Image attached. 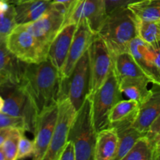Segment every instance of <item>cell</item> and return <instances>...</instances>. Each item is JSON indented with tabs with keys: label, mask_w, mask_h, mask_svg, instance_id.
<instances>
[{
	"label": "cell",
	"mask_w": 160,
	"mask_h": 160,
	"mask_svg": "<svg viewBox=\"0 0 160 160\" xmlns=\"http://www.w3.org/2000/svg\"><path fill=\"white\" fill-rule=\"evenodd\" d=\"M0 160H6V155L2 147H0Z\"/></svg>",
	"instance_id": "39"
},
{
	"label": "cell",
	"mask_w": 160,
	"mask_h": 160,
	"mask_svg": "<svg viewBox=\"0 0 160 160\" xmlns=\"http://www.w3.org/2000/svg\"><path fill=\"white\" fill-rule=\"evenodd\" d=\"M154 160H160V149L154 150Z\"/></svg>",
	"instance_id": "38"
},
{
	"label": "cell",
	"mask_w": 160,
	"mask_h": 160,
	"mask_svg": "<svg viewBox=\"0 0 160 160\" xmlns=\"http://www.w3.org/2000/svg\"><path fill=\"white\" fill-rule=\"evenodd\" d=\"M3 106H4V99H3V98L2 97V95H0V112L3 110Z\"/></svg>",
	"instance_id": "40"
},
{
	"label": "cell",
	"mask_w": 160,
	"mask_h": 160,
	"mask_svg": "<svg viewBox=\"0 0 160 160\" xmlns=\"http://www.w3.org/2000/svg\"><path fill=\"white\" fill-rule=\"evenodd\" d=\"M133 123H125L115 127L119 137V150L115 160H122L135 142L145 134L133 128Z\"/></svg>",
	"instance_id": "23"
},
{
	"label": "cell",
	"mask_w": 160,
	"mask_h": 160,
	"mask_svg": "<svg viewBox=\"0 0 160 160\" xmlns=\"http://www.w3.org/2000/svg\"><path fill=\"white\" fill-rule=\"evenodd\" d=\"M151 48L153 52L155 65L160 72V41L151 45Z\"/></svg>",
	"instance_id": "34"
},
{
	"label": "cell",
	"mask_w": 160,
	"mask_h": 160,
	"mask_svg": "<svg viewBox=\"0 0 160 160\" xmlns=\"http://www.w3.org/2000/svg\"><path fill=\"white\" fill-rule=\"evenodd\" d=\"M112 62L113 70L118 80L126 78L147 77L129 52L120 53L113 57Z\"/></svg>",
	"instance_id": "22"
},
{
	"label": "cell",
	"mask_w": 160,
	"mask_h": 160,
	"mask_svg": "<svg viewBox=\"0 0 160 160\" xmlns=\"http://www.w3.org/2000/svg\"><path fill=\"white\" fill-rule=\"evenodd\" d=\"M155 146L144 135L140 138L122 160H154Z\"/></svg>",
	"instance_id": "25"
},
{
	"label": "cell",
	"mask_w": 160,
	"mask_h": 160,
	"mask_svg": "<svg viewBox=\"0 0 160 160\" xmlns=\"http://www.w3.org/2000/svg\"><path fill=\"white\" fill-rule=\"evenodd\" d=\"M58 160H76V151L72 141L67 140L60 153Z\"/></svg>",
	"instance_id": "32"
},
{
	"label": "cell",
	"mask_w": 160,
	"mask_h": 160,
	"mask_svg": "<svg viewBox=\"0 0 160 160\" xmlns=\"http://www.w3.org/2000/svg\"><path fill=\"white\" fill-rule=\"evenodd\" d=\"M7 2H9V4H12L13 6H17V5L23 4V3L26 2H35V1H39V0H6Z\"/></svg>",
	"instance_id": "37"
},
{
	"label": "cell",
	"mask_w": 160,
	"mask_h": 160,
	"mask_svg": "<svg viewBox=\"0 0 160 160\" xmlns=\"http://www.w3.org/2000/svg\"><path fill=\"white\" fill-rule=\"evenodd\" d=\"M53 3L51 0H39L15 6L17 24H24L35 21L45 14Z\"/></svg>",
	"instance_id": "20"
},
{
	"label": "cell",
	"mask_w": 160,
	"mask_h": 160,
	"mask_svg": "<svg viewBox=\"0 0 160 160\" xmlns=\"http://www.w3.org/2000/svg\"><path fill=\"white\" fill-rule=\"evenodd\" d=\"M6 44L16 57L26 63H39L47 59L39 41L19 24L6 36Z\"/></svg>",
	"instance_id": "7"
},
{
	"label": "cell",
	"mask_w": 160,
	"mask_h": 160,
	"mask_svg": "<svg viewBox=\"0 0 160 160\" xmlns=\"http://www.w3.org/2000/svg\"><path fill=\"white\" fill-rule=\"evenodd\" d=\"M0 95L4 99L2 112L23 118L27 131L33 134L38 112L24 88L20 84L6 81L0 87Z\"/></svg>",
	"instance_id": "4"
},
{
	"label": "cell",
	"mask_w": 160,
	"mask_h": 160,
	"mask_svg": "<svg viewBox=\"0 0 160 160\" xmlns=\"http://www.w3.org/2000/svg\"><path fill=\"white\" fill-rule=\"evenodd\" d=\"M107 16L105 0H78L66 12L63 28L86 20L91 29L97 34Z\"/></svg>",
	"instance_id": "11"
},
{
	"label": "cell",
	"mask_w": 160,
	"mask_h": 160,
	"mask_svg": "<svg viewBox=\"0 0 160 160\" xmlns=\"http://www.w3.org/2000/svg\"><path fill=\"white\" fill-rule=\"evenodd\" d=\"M152 83L147 77L126 78L119 80V88L130 99L138 102L140 105L150 95L152 90L148 84Z\"/></svg>",
	"instance_id": "19"
},
{
	"label": "cell",
	"mask_w": 160,
	"mask_h": 160,
	"mask_svg": "<svg viewBox=\"0 0 160 160\" xmlns=\"http://www.w3.org/2000/svg\"><path fill=\"white\" fill-rule=\"evenodd\" d=\"M140 103L133 99L122 100L118 102L109 114L110 127L115 128L119 125L133 123L137 115Z\"/></svg>",
	"instance_id": "21"
},
{
	"label": "cell",
	"mask_w": 160,
	"mask_h": 160,
	"mask_svg": "<svg viewBox=\"0 0 160 160\" xmlns=\"http://www.w3.org/2000/svg\"><path fill=\"white\" fill-rule=\"evenodd\" d=\"M90 63V92L92 96L104 83L113 68L111 53L104 42L97 34L89 48Z\"/></svg>",
	"instance_id": "10"
},
{
	"label": "cell",
	"mask_w": 160,
	"mask_h": 160,
	"mask_svg": "<svg viewBox=\"0 0 160 160\" xmlns=\"http://www.w3.org/2000/svg\"><path fill=\"white\" fill-rule=\"evenodd\" d=\"M129 52L132 55L152 84H160V72L155 65L150 44L136 37L130 42Z\"/></svg>",
	"instance_id": "14"
},
{
	"label": "cell",
	"mask_w": 160,
	"mask_h": 160,
	"mask_svg": "<svg viewBox=\"0 0 160 160\" xmlns=\"http://www.w3.org/2000/svg\"><path fill=\"white\" fill-rule=\"evenodd\" d=\"M127 7L139 20H160V0H138L128 4Z\"/></svg>",
	"instance_id": "24"
},
{
	"label": "cell",
	"mask_w": 160,
	"mask_h": 160,
	"mask_svg": "<svg viewBox=\"0 0 160 160\" xmlns=\"http://www.w3.org/2000/svg\"><path fill=\"white\" fill-rule=\"evenodd\" d=\"M20 84L31 98L38 114L58 104L63 92L61 73L48 58L39 63H27Z\"/></svg>",
	"instance_id": "1"
},
{
	"label": "cell",
	"mask_w": 160,
	"mask_h": 160,
	"mask_svg": "<svg viewBox=\"0 0 160 160\" xmlns=\"http://www.w3.org/2000/svg\"><path fill=\"white\" fill-rule=\"evenodd\" d=\"M34 142L29 140L24 134H22L20 139V142H19L16 159H21L29 157V156H32L33 153H34Z\"/></svg>",
	"instance_id": "30"
},
{
	"label": "cell",
	"mask_w": 160,
	"mask_h": 160,
	"mask_svg": "<svg viewBox=\"0 0 160 160\" xmlns=\"http://www.w3.org/2000/svg\"><path fill=\"white\" fill-rule=\"evenodd\" d=\"M97 33L91 29L89 23L86 20H81L78 22L67 59L61 72L62 79H67L71 76L76 63L89 49Z\"/></svg>",
	"instance_id": "13"
},
{
	"label": "cell",
	"mask_w": 160,
	"mask_h": 160,
	"mask_svg": "<svg viewBox=\"0 0 160 160\" xmlns=\"http://www.w3.org/2000/svg\"><path fill=\"white\" fill-rule=\"evenodd\" d=\"M108 47L111 58L129 52L130 42L137 37V19L127 6L108 14L97 33Z\"/></svg>",
	"instance_id": "2"
},
{
	"label": "cell",
	"mask_w": 160,
	"mask_h": 160,
	"mask_svg": "<svg viewBox=\"0 0 160 160\" xmlns=\"http://www.w3.org/2000/svg\"><path fill=\"white\" fill-rule=\"evenodd\" d=\"M119 150V137L115 128L110 127L97 132L94 160H115Z\"/></svg>",
	"instance_id": "18"
},
{
	"label": "cell",
	"mask_w": 160,
	"mask_h": 160,
	"mask_svg": "<svg viewBox=\"0 0 160 160\" xmlns=\"http://www.w3.org/2000/svg\"><path fill=\"white\" fill-rule=\"evenodd\" d=\"M58 114V104L49 107L38 114L34 130L33 159L43 160L51 142Z\"/></svg>",
	"instance_id": "12"
},
{
	"label": "cell",
	"mask_w": 160,
	"mask_h": 160,
	"mask_svg": "<svg viewBox=\"0 0 160 160\" xmlns=\"http://www.w3.org/2000/svg\"><path fill=\"white\" fill-rule=\"evenodd\" d=\"M145 136L153 144L154 146L160 140V114L151 123L146 131Z\"/></svg>",
	"instance_id": "31"
},
{
	"label": "cell",
	"mask_w": 160,
	"mask_h": 160,
	"mask_svg": "<svg viewBox=\"0 0 160 160\" xmlns=\"http://www.w3.org/2000/svg\"><path fill=\"white\" fill-rule=\"evenodd\" d=\"M17 25L15 6L0 0V37H6Z\"/></svg>",
	"instance_id": "26"
},
{
	"label": "cell",
	"mask_w": 160,
	"mask_h": 160,
	"mask_svg": "<svg viewBox=\"0 0 160 160\" xmlns=\"http://www.w3.org/2000/svg\"><path fill=\"white\" fill-rule=\"evenodd\" d=\"M137 37L150 45L160 41V20L144 21L137 19Z\"/></svg>",
	"instance_id": "27"
},
{
	"label": "cell",
	"mask_w": 160,
	"mask_h": 160,
	"mask_svg": "<svg viewBox=\"0 0 160 160\" xmlns=\"http://www.w3.org/2000/svg\"><path fill=\"white\" fill-rule=\"evenodd\" d=\"M65 14L66 9L62 5L53 3V6L39 19L31 23L19 25L29 31L39 41L44 52L47 55L50 44L63 28Z\"/></svg>",
	"instance_id": "6"
},
{
	"label": "cell",
	"mask_w": 160,
	"mask_h": 160,
	"mask_svg": "<svg viewBox=\"0 0 160 160\" xmlns=\"http://www.w3.org/2000/svg\"><path fill=\"white\" fill-rule=\"evenodd\" d=\"M138 0H105L107 13L113 12L119 8L127 6V5Z\"/></svg>",
	"instance_id": "33"
},
{
	"label": "cell",
	"mask_w": 160,
	"mask_h": 160,
	"mask_svg": "<svg viewBox=\"0 0 160 160\" xmlns=\"http://www.w3.org/2000/svg\"><path fill=\"white\" fill-rule=\"evenodd\" d=\"M97 134L93 119L92 101L91 97L88 96L77 110L68 136V140L75 145L76 160H94Z\"/></svg>",
	"instance_id": "3"
},
{
	"label": "cell",
	"mask_w": 160,
	"mask_h": 160,
	"mask_svg": "<svg viewBox=\"0 0 160 160\" xmlns=\"http://www.w3.org/2000/svg\"><path fill=\"white\" fill-rule=\"evenodd\" d=\"M52 2L56 3V4L62 5L66 9V12L78 0H51Z\"/></svg>",
	"instance_id": "35"
},
{
	"label": "cell",
	"mask_w": 160,
	"mask_h": 160,
	"mask_svg": "<svg viewBox=\"0 0 160 160\" xmlns=\"http://www.w3.org/2000/svg\"><path fill=\"white\" fill-rule=\"evenodd\" d=\"M89 49L83 55L67 79H63V92L67 94L75 109H79L90 92Z\"/></svg>",
	"instance_id": "8"
},
{
	"label": "cell",
	"mask_w": 160,
	"mask_h": 160,
	"mask_svg": "<svg viewBox=\"0 0 160 160\" xmlns=\"http://www.w3.org/2000/svg\"><path fill=\"white\" fill-rule=\"evenodd\" d=\"M76 112L67 95H61L58 102V114L54 131L43 160H58L63 147L68 140L69 133Z\"/></svg>",
	"instance_id": "9"
},
{
	"label": "cell",
	"mask_w": 160,
	"mask_h": 160,
	"mask_svg": "<svg viewBox=\"0 0 160 160\" xmlns=\"http://www.w3.org/2000/svg\"><path fill=\"white\" fill-rule=\"evenodd\" d=\"M156 149H160V140L158 141V142H157L156 144H155V149H154V150H156Z\"/></svg>",
	"instance_id": "42"
},
{
	"label": "cell",
	"mask_w": 160,
	"mask_h": 160,
	"mask_svg": "<svg viewBox=\"0 0 160 160\" xmlns=\"http://www.w3.org/2000/svg\"><path fill=\"white\" fill-rule=\"evenodd\" d=\"M6 80L4 78H3V77L1 76V75H0V87H1L2 85H3V84H4V83H6Z\"/></svg>",
	"instance_id": "41"
},
{
	"label": "cell",
	"mask_w": 160,
	"mask_h": 160,
	"mask_svg": "<svg viewBox=\"0 0 160 160\" xmlns=\"http://www.w3.org/2000/svg\"><path fill=\"white\" fill-rule=\"evenodd\" d=\"M6 38L0 37V75L9 82L20 84L27 63L8 49Z\"/></svg>",
	"instance_id": "17"
},
{
	"label": "cell",
	"mask_w": 160,
	"mask_h": 160,
	"mask_svg": "<svg viewBox=\"0 0 160 160\" xmlns=\"http://www.w3.org/2000/svg\"><path fill=\"white\" fill-rule=\"evenodd\" d=\"M152 92L140 105L139 110L132 126L145 134L151 123L160 114V84H152Z\"/></svg>",
	"instance_id": "16"
},
{
	"label": "cell",
	"mask_w": 160,
	"mask_h": 160,
	"mask_svg": "<svg viewBox=\"0 0 160 160\" xmlns=\"http://www.w3.org/2000/svg\"><path fill=\"white\" fill-rule=\"evenodd\" d=\"M12 128H3V129L0 130V147L3 145L4 142L7 137L9 136V133H10Z\"/></svg>",
	"instance_id": "36"
},
{
	"label": "cell",
	"mask_w": 160,
	"mask_h": 160,
	"mask_svg": "<svg viewBox=\"0 0 160 160\" xmlns=\"http://www.w3.org/2000/svg\"><path fill=\"white\" fill-rule=\"evenodd\" d=\"M25 131L20 128H12L9 136L2 145L6 160H16L20 137Z\"/></svg>",
	"instance_id": "28"
},
{
	"label": "cell",
	"mask_w": 160,
	"mask_h": 160,
	"mask_svg": "<svg viewBox=\"0 0 160 160\" xmlns=\"http://www.w3.org/2000/svg\"><path fill=\"white\" fill-rule=\"evenodd\" d=\"M90 97L94 126L97 132H99L110 128V112L115 105L122 99L119 80L113 68L101 87Z\"/></svg>",
	"instance_id": "5"
},
{
	"label": "cell",
	"mask_w": 160,
	"mask_h": 160,
	"mask_svg": "<svg viewBox=\"0 0 160 160\" xmlns=\"http://www.w3.org/2000/svg\"><path fill=\"white\" fill-rule=\"evenodd\" d=\"M20 128L27 131L26 124L23 118L20 117H14L9 114L0 112V130L3 128Z\"/></svg>",
	"instance_id": "29"
},
{
	"label": "cell",
	"mask_w": 160,
	"mask_h": 160,
	"mask_svg": "<svg viewBox=\"0 0 160 160\" xmlns=\"http://www.w3.org/2000/svg\"><path fill=\"white\" fill-rule=\"evenodd\" d=\"M77 26L78 23H70L64 26L55 37L49 48L47 58L51 61L60 73L67 59Z\"/></svg>",
	"instance_id": "15"
}]
</instances>
